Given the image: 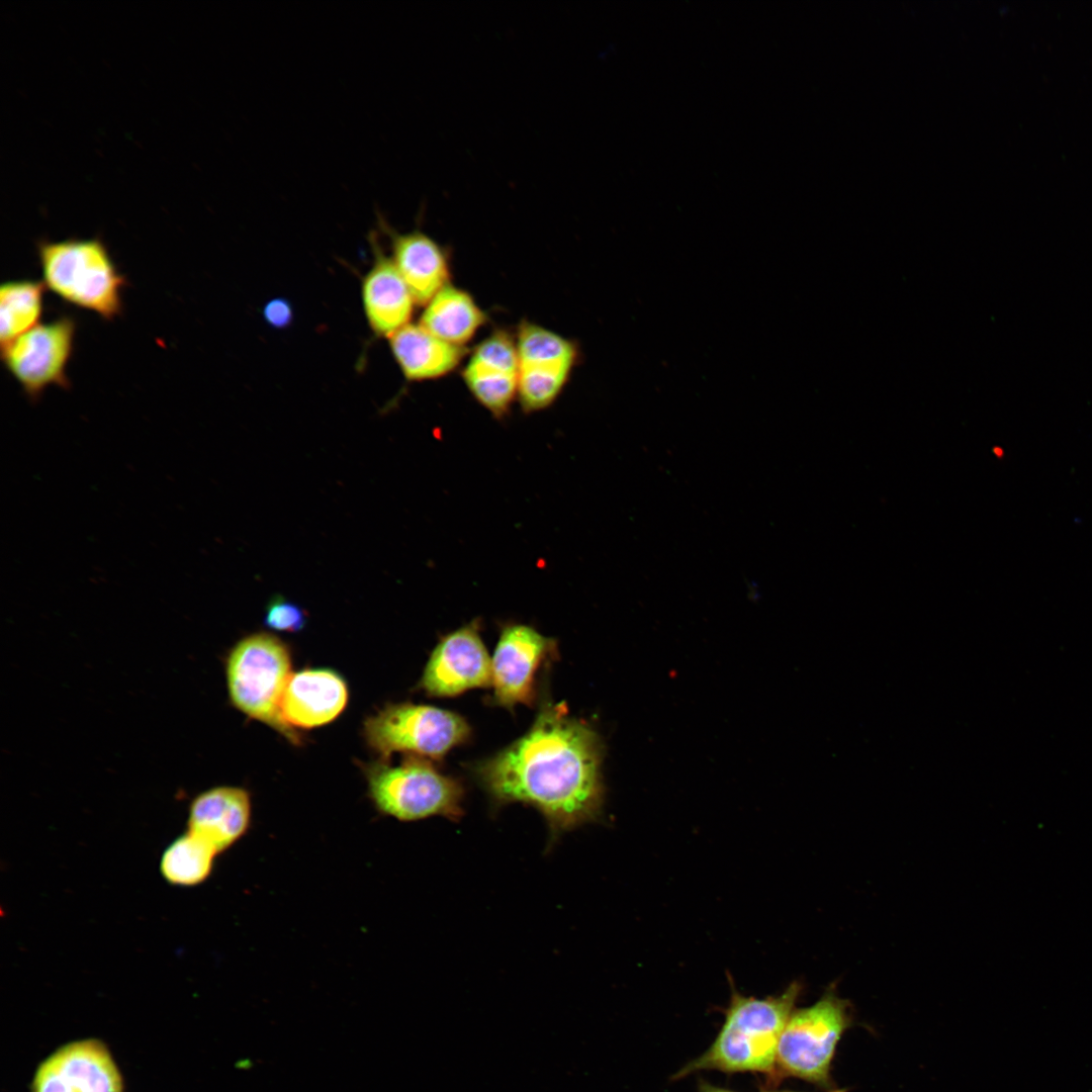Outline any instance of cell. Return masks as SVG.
<instances>
[{
  "instance_id": "obj_1",
  "label": "cell",
  "mask_w": 1092,
  "mask_h": 1092,
  "mask_svg": "<svg viewBox=\"0 0 1092 1092\" xmlns=\"http://www.w3.org/2000/svg\"><path fill=\"white\" fill-rule=\"evenodd\" d=\"M603 755L594 729L565 706L547 704L525 735L480 762L476 772L494 801L534 806L556 836L598 816Z\"/></svg>"
},
{
  "instance_id": "obj_12",
  "label": "cell",
  "mask_w": 1092,
  "mask_h": 1092,
  "mask_svg": "<svg viewBox=\"0 0 1092 1092\" xmlns=\"http://www.w3.org/2000/svg\"><path fill=\"white\" fill-rule=\"evenodd\" d=\"M553 649V641L530 626H505L491 659L495 702L507 708L532 704L536 671Z\"/></svg>"
},
{
  "instance_id": "obj_16",
  "label": "cell",
  "mask_w": 1092,
  "mask_h": 1092,
  "mask_svg": "<svg viewBox=\"0 0 1092 1092\" xmlns=\"http://www.w3.org/2000/svg\"><path fill=\"white\" fill-rule=\"evenodd\" d=\"M363 304L373 332L390 337L408 325L414 298L394 262L377 257L362 286Z\"/></svg>"
},
{
  "instance_id": "obj_6",
  "label": "cell",
  "mask_w": 1092,
  "mask_h": 1092,
  "mask_svg": "<svg viewBox=\"0 0 1092 1092\" xmlns=\"http://www.w3.org/2000/svg\"><path fill=\"white\" fill-rule=\"evenodd\" d=\"M850 1023L849 1003L832 987L813 1005L795 1009L779 1040L777 1078L796 1077L836 1092L830 1076L832 1061Z\"/></svg>"
},
{
  "instance_id": "obj_2",
  "label": "cell",
  "mask_w": 1092,
  "mask_h": 1092,
  "mask_svg": "<svg viewBox=\"0 0 1092 1092\" xmlns=\"http://www.w3.org/2000/svg\"><path fill=\"white\" fill-rule=\"evenodd\" d=\"M791 983L778 996L763 999L733 992L724 1023L710 1048L674 1075L678 1080L695 1072H755L777 1081V1049L786 1023L801 992Z\"/></svg>"
},
{
  "instance_id": "obj_11",
  "label": "cell",
  "mask_w": 1092,
  "mask_h": 1092,
  "mask_svg": "<svg viewBox=\"0 0 1092 1092\" xmlns=\"http://www.w3.org/2000/svg\"><path fill=\"white\" fill-rule=\"evenodd\" d=\"M31 1092H122L120 1073L95 1038L67 1043L38 1067Z\"/></svg>"
},
{
  "instance_id": "obj_18",
  "label": "cell",
  "mask_w": 1092,
  "mask_h": 1092,
  "mask_svg": "<svg viewBox=\"0 0 1092 1092\" xmlns=\"http://www.w3.org/2000/svg\"><path fill=\"white\" fill-rule=\"evenodd\" d=\"M392 354L408 380H426L453 370L465 354L461 346L447 343L421 325H406L392 334Z\"/></svg>"
},
{
  "instance_id": "obj_22",
  "label": "cell",
  "mask_w": 1092,
  "mask_h": 1092,
  "mask_svg": "<svg viewBox=\"0 0 1092 1092\" xmlns=\"http://www.w3.org/2000/svg\"><path fill=\"white\" fill-rule=\"evenodd\" d=\"M263 621L271 630L293 633L303 629L307 615L298 604L274 595L266 606Z\"/></svg>"
},
{
  "instance_id": "obj_20",
  "label": "cell",
  "mask_w": 1092,
  "mask_h": 1092,
  "mask_svg": "<svg viewBox=\"0 0 1092 1092\" xmlns=\"http://www.w3.org/2000/svg\"><path fill=\"white\" fill-rule=\"evenodd\" d=\"M43 281L21 279L0 287V342L4 346L39 324L46 291Z\"/></svg>"
},
{
  "instance_id": "obj_8",
  "label": "cell",
  "mask_w": 1092,
  "mask_h": 1092,
  "mask_svg": "<svg viewBox=\"0 0 1092 1092\" xmlns=\"http://www.w3.org/2000/svg\"><path fill=\"white\" fill-rule=\"evenodd\" d=\"M77 324L70 315L38 324L1 346V359L27 397L38 399L52 385L68 388L67 367L74 351Z\"/></svg>"
},
{
  "instance_id": "obj_21",
  "label": "cell",
  "mask_w": 1092,
  "mask_h": 1092,
  "mask_svg": "<svg viewBox=\"0 0 1092 1092\" xmlns=\"http://www.w3.org/2000/svg\"><path fill=\"white\" fill-rule=\"evenodd\" d=\"M217 854L210 844L187 831L164 850L160 871L172 885L196 886L208 879Z\"/></svg>"
},
{
  "instance_id": "obj_14",
  "label": "cell",
  "mask_w": 1092,
  "mask_h": 1092,
  "mask_svg": "<svg viewBox=\"0 0 1092 1092\" xmlns=\"http://www.w3.org/2000/svg\"><path fill=\"white\" fill-rule=\"evenodd\" d=\"M346 680L329 668H306L289 677L281 701L284 721L295 728L310 729L334 721L346 708Z\"/></svg>"
},
{
  "instance_id": "obj_25",
  "label": "cell",
  "mask_w": 1092,
  "mask_h": 1092,
  "mask_svg": "<svg viewBox=\"0 0 1092 1092\" xmlns=\"http://www.w3.org/2000/svg\"><path fill=\"white\" fill-rule=\"evenodd\" d=\"M761 1092H794V1091H769V1090H762Z\"/></svg>"
},
{
  "instance_id": "obj_5",
  "label": "cell",
  "mask_w": 1092,
  "mask_h": 1092,
  "mask_svg": "<svg viewBox=\"0 0 1092 1092\" xmlns=\"http://www.w3.org/2000/svg\"><path fill=\"white\" fill-rule=\"evenodd\" d=\"M368 796L375 809L399 821L432 816L458 820L464 791L426 758L410 755L399 765L372 763L365 768Z\"/></svg>"
},
{
  "instance_id": "obj_10",
  "label": "cell",
  "mask_w": 1092,
  "mask_h": 1092,
  "mask_svg": "<svg viewBox=\"0 0 1092 1092\" xmlns=\"http://www.w3.org/2000/svg\"><path fill=\"white\" fill-rule=\"evenodd\" d=\"M491 659L479 635V621L446 635L425 666L421 688L435 697H454L491 685Z\"/></svg>"
},
{
  "instance_id": "obj_17",
  "label": "cell",
  "mask_w": 1092,
  "mask_h": 1092,
  "mask_svg": "<svg viewBox=\"0 0 1092 1092\" xmlns=\"http://www.w3.org/2000/svg\"><path fill=\"white\" fill-rule=\"evenodd\" d=\"M391 235L393 262L414 301L428 303L445 286L448 278L443 250L420 231Z\"/></svg>"
},
{
  "instance_id": "obj_13",
  "label": "cell",
  "mask_w": 1092,
  "mask_h": 1092,
  "mask_svg": "<svg viewBox=\"0 0 1092 1092\" xmlns=\"http://www.w3.org/2000/svg\"><path fill=\"white\" fill-rule=\"evenodd\" d=\"M517 345L505 332L480 343L463 371L473 396L495 418H503L518 394Z\"/></svg>"
},
{
  "instance_id": "obj_15",
  "label": "cell",
  "mask_w": 1092,
  "mask_h": 1092,
  "mask_svg": "<svg viewBox=\"0 0 1092 1092\" xmlns=\"http://www.w3.org/2000/svg\"><path fill=\"white\" fill-rule=\"evenodd\" d=\"M251 819L249 792L240 787L218 786L201 792L191 801L187 831L220 853L248 832Z\"/></svg>"
},
{
  "instance_id": "obj_19",
  "label": "cell",
  "mask_w": 1092,
  "mask_h": 1092,
  "mask_svg": "<svg viewBox=\"0 0 1092 1092\" xmlns=\"http://www.w3.org/2000/svg\"><path fill=\"white\" fill-rule=\"evenodd\" d=\"M484 322V312L468 293L445 285L428 302L420 325L439 339L461 346Z\"/></svg>"
},
{
  "instance_id": "obj_4",
  "label": "cell",
  "mask_w": 1092,
  "mask_h": 1092,
  "mask_svg": "<svg viewBox=\"0 0 1092 1092\" xmlns=\"http://www.w3.org/2000/svg\"><path fill=\"white\" fill-rule=\"evenodd\" d=\"M224 671L233 706L248 717L273 728L293 744L296 730L283 719L281 701L291 676L288 646L270 633H254L229 651Z\"/></svg>"
},
{
  "instance_id": "obj_24",
  "label": "cell",
  "mask_w": 1092,
  "mask_h": 1092,
  "mask_svg": "<svg viewBox=\"0 0 1092 1092\" xmlns=\"http://www.w3.org/2000/svg\"><path fill=\"white\" fill-rule=\"evenodd\" d=\"M699 1092H733L724 1088H720L706 1081H702L699 1085Z\"/></svg>"
},
{
  "instance_id": "obj_9",
  "label": "cell",
  "mask_w": 1092,
  "mask_h": 1092,
  "mask_svg": "<svg viewBox=\"0 0 1092 1092\" xmlns=\"http://www.w3.org/2000/svg\"><path fill=\"white\" fill-rule=\"evenodd\" d=\"M518 395L527 413L551 404L563 388L573 366V344L539 326L525 323L517 341Z\"/></svg>"
},
{
  "instance_id": "obj_7",
  "label": "cell",
  "mask_w": 1092,
  "mask_h": 1092,
  "mask_svg": "<svg viewBox=\"0 0 1092 1092\" xmlns=\"http://www.w3.org/2000/svg\"><path fill=\"white\" fill-rule=\"evenodd\" d=\"M363 731L367 744L383 759L394 752L440 759L470 736L460 715L411 703L387 705L365 720Z\"/></svg>"
},
{
  "instance_id": "obj_3",
  "label": "cell",
  "mask_w": 1092,
  "mask_h": 1092,
  "mask_svg": "<svg viewBox=\"0 0 1092 1092\" xmlns=\"http://www.w3.org/2000/svg\"><path fill=\"white\" fill-rule=\"evenodd\" d=\"M36 250L42 281L53 293L105 321L122 313L126 278L100 238L40 240Z\"/></svg>"
},
{
  "instance_id": "obj_23",
  "label": "cell",
  "mask_w": 1092,
  "mask_h": 1092,
  "mask_svg": "<svg viewBox=\"0 0 1092 1092\" xmlns=\"http://www.w3.org/2000/svg\"><path fill=\"white\" fill-rule=\"evenodd\" d=\"M263 315L268 324L275 328H283L291 322L292 310L290 304L284 299H273L264 307Z\"/></svg>"
}]
</instances>
